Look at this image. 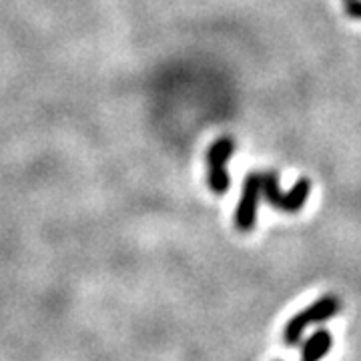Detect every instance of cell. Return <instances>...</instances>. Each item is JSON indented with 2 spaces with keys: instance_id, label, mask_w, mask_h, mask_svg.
I'll list each match as a JSON object with an SVG mask.
<instances>
[{
  "instance_id": "cell-1",
  "label": "cell",
  "mask_w": 361,
  "mask_h": 361,
  "mask_svg": "<svg viewBox=\"0 0 361 361\" xmlns=\"http://www.w3.org/2000/svg\"><path fill=\"white\" fill-rule=\"evenodd\" d=\"M341 311V299L336 295H323L319 299H315L311 305H307L305 310H301L295 313L283 329V341L285 345L295 348L301 343V339L305 336V331L310 329L311 325L327 322L334 315H337Z\"/></svg>"
},
{
  "instance_id": "cell-7",
  "label": "cell",
  "mask_w": 361,
  "mask_h": 361,
  "mask_svg": "<svg viewBox=\"0 0 361 361\" xmlns=\"http://www.w3.org/2000/svg\"><path fill=\"white\" fill-rule=\"evenodd\" d=\"M345 13L351 18L361 20V0H345Z\"/></svg>"
},
{
  "instance_id": "cell-5",
  "label": "cell",
  "mask_w": 361,
  "mask_h": 361,
  "mask_svg": "<svg viewBox=\"0 0 361 361\" xmlns=\"http://www.w3.org/2000/svg\"><path fill=\"white\" fill-rule=\"evenodd\" d=\"M310 195H311V180L307 177H301V179L295 180V185L283 193L281 197V205H279V211H283V213H289V215H295L299 213L305 203L310 201Z\"/></svg>"
},
{
  "instance_id": "cell-2",
  "label": "cell",
  "mask_w": 361,
  "mask_h": 361,
  "mask_svg": "<svg viewBox=\"0 0 361 361\" xmlns=\"http://www.w3.org/2000/svg\"><path fill=\"white\" fill-rule=\"evenodd\" d=\"M235 153V139L233 137H221L213 142L207 151V171H209V187L215 195H225L231 187L229 177V159Z\"/></svg>"
},
{
  "instance_id": "cell-6",
  "label": "cell",
  "mask_w": 361,
  "mask_h": 361,
  "mask_svg": "<svg viewBox=\"0 0 361 361\" xmlns=\"http://www.w3.org/2000/svg\"><path fill=\"white\" fill-rule=\"evenodd\" d=\"M261 197H265V201L279 211L283 191H281V187H279V175H277L275 171L261 173Z\"/></svg>"
},
{
  "instance_id": "cell-3",
  "label": "cell",
  "mask_w": 361,
  "mask_h": 361,
  "mask_svg": "<svg viewBox=\"0 0 361 361\" xmlns=\"http://www.w3.org/2000/svg\"><path fill=\"white\" fill-rule=\"evenodd\" d=\"M259 201H261V173H249L243 191L239 197V203L235 209V227L237 231L249 233L257 225Z\"/></svg>"
},
{
  "instance_id": "cell-4",
  "label": "cell",
  "mask_w": 361,
  "mask_h": 361,
  "mask_svg": "<svg viewBox=\"0 0 361 361\" xmlns=\"http://www.w3.org/2000/svg\"><path fill=\"white\" fill-rule=\"evenodd\" d=\"M334 345V337L327 329H317L315 334H311L303 348H301V361H322L327 357V353L331 351Z\"/></svg>"
}]
</instances>
